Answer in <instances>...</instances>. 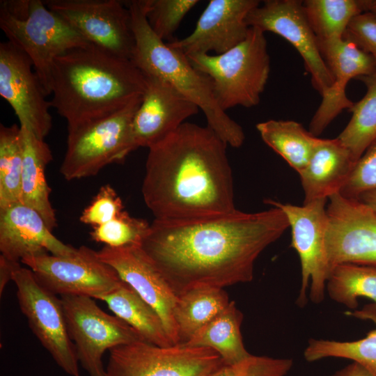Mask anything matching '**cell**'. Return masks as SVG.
I'll use <instances>...</instances> for the list:
<instances>
[{"label":"cell","mask_w":376,"mask_h":376,"mask_svg":"<svg viewBox=\"0 0 376 376\" xmlns=\"http://www.w3.org/2000/svg\"><path fill=\"white\" fill-rule=\"evenodd\" d=\"M290 227L279 207L193 219H157L141 248L177 296L201 286L251 282L260 254Z\"/></svg>","instance_id":"obj_1"},{"label":"cell","mask_w":376,"mask_h":376,"mask_svg":"<svg viewBox=\"0 0 376 376\" xmlns=\"http://www.w3.org/2000/svg\"><path fill=\"white\" fill-rule=\"evenodd\" d=\"M228 144L185 122L148 148L142 195L157 219H193L235 210Z\"/></svg>","instance_id":"obj_2"},{"label":"cell","mask_w":376,"mask_h":376,"mask_svg":"<svg viewBox=\"0 0 376 376\" xmlns=\"http://www.w3.org/2000/svg\"><path fill=\"white\" fill-rule=\"evenodd\" d=\"M145 88L144 74L131 61L90 44L54 61L50 103L70 131L121 109Z\"/></svg>","instance_id":"obj_3"},{"label":"cell","mask_w":376,"mask_h":376,"mask_svg":"<svg viewBox=\"0 0 376 376\" xmlns=\"http://www.w3.org/2000/svg\"><path fill=\"white\" fill-rule=\"evenodd\" d=\"M130 13L134 49L131 61L145 75L172 85L204 113L210 127L228 145L240 147L245 139L242 127L218 105L210 79L196 69L187 56L161 40L146 17V0L125 3Z\"/></svg>","instance_id":"obj_4"},{"label":"cell","mask_w":376,"mask_h":376,"mask_svg":"<svg viewBox=\"0 0 376 376\" xmlns=\"http://www.w3.org/2000/svg\"><path fill=\"white\" fill-rule=\"evenodd\" d=\"M0 28L8 40L27 55L47 95L51 94L54 61L90 43L40 0H3Z\"/></svg>","instance_id":"obj_5"},{"label":"cell","mask_w":376,"mask_h":376,"mask_svg":"<svg viewBox=\"0 0 376 376\" xmlns=\"http://www.w3.org/2000/svg\"><path fill=\"white\" fill-rule=\"evenodd\" d=\"M187 57L210 79L214 98L223 111L258 104L270 72L267 40L258 28L249 27L246 38L224 54Z\"/></svg>","instance_id":"obj_6"},{"label":"cell","mask_w":376,"mask_h":376,"mask_svg":"<svg viewBox=\"0 0 376 376\" xmlns=\"http://www.w3.org/2000/svg\"><path fill=\"white\" fill-rule=\"evenodd\" d=\"M142 95L112 114L68 131L67 149L60 167L66 180L94 176L137 149L132 123Z\"/></svg>","instance_id":"obj_7"},{"label":"cell","mask_w":376,"mask_h":376,"mask_svg":"<svg viewBox=\"0 0 376 376\" xmlns=\"http://www.w3.org/2000/svg\"><path fill=\"white\" fill-rule=\"evenodd\" d=\"M105 376H212L226 364L208 347H160L143 340L109 350Z\"/></svg>","instance_id":"obj_8"},{"label":"cell","mask_w":376,"mask_h":376,"mask_svg":"<svg viewBox=\"0 0 376 376\" xmlns=\"http://www.w3.org/2000/svg\"><path fill=\"white\" fill-rule=\"evenodd\" d=\"M327 200L319 199L301 206L265 200L284 212L291 228V246L297 251L301 265V286L296 301L300 307L306 305L308 298L320 304L325 297L331 269L326 246Z\"/></svg>","instance_id":"obj_9"},{"label":"cell","mask_w":376,"mask_h":376,"mask_svg":"<svg viewBox=\"0 0 376 376\" xmlns=\"http://www.w3.org/2000/svg\"><path fill=\"white\" fill-rule=\"evenodd\" d=\"M61 299L79 363L89 376L106 375L102 357L107 350L143 340L123 320L102 311L92 297L63 295Z\"/></svg>","instance_id":"obj_10"},{"label":"cell","mask_w":376,"mask_h":376,"mask_svg":"<svg viewBox=\"0 0 376 376\" xmlns=\"http://www.w3.org/2000/svg\"><path fill=\"white\" fill-rule=\"evenodd\" d=\"M12 281L17 286L19 306L33 334L65 373L80 376L61 299L42 286L30 269L20 266Z\"/></svg>","instance_id":"obj_11"},{"label":"cell","mask_w":376,"mask_h":376,"mask_svg":"<svg viewBox=\"0 0 376 376\" xmlns=\"http://www.w3.org/2000/svg\"><path fill=\"white\" fill-rule=\"evenodd\" d=\"M21 263L29 267L42 286L61 296L96 299L123 282L116 271L99 258L97 251L86 246L70 256L46 253L25 257Z\"/></svg>","instance_id":"obj_12"},{"label":"cell","mask_w":376,"mask_h":376,"mask_svg":"<svg viewBox=\"0 0 376 376\" xmlns=\"http://www.w3.org/2000/svg\"><path fill=\"white\" fill-rule=\"evenodd\" d=\"M45 3L90 44L131 61L134 38L125 3L118 0H48Z\"/></svg>","instance_id":"obj_13"},{"label":"cell","mask_w":376,"mask_h":376,"mask_svg":"<svg viewBox=\"0 0 376 376\" xmlns=\"http://www.w3.org/2000/svg\"><path fill=\"white\" fill-rule=\"evenodd\" d=\"M328 200L326 246L331 267L340 263L376 267V212L339 193Z\"/></svg>","instance_id":"obj_14"},{"label":"cell","mask_w":376,"mask_h":376,"mask_svg":"<svg viewBox=\"0 0 376 376\" xmlns=\"http://www.w3.org/2000/svg\"><path fill=\"white\" fill-rule=\"evenodd\" d=\"M0 95L13 108L20 127L44 139L52 127L50 101L29 58L8 40L0 42Z\"/></svg>","instance_id":"obj_15"},{"label":"cell","mask_w":376,"mask_h":376,"mask_svg":"<svg viewBox=\"0 0 376 376\" xmlns=\"http://www.w3.org/2000/svg\"><path fill=\"white\" fill-rule=\"evenodd\" d=\"M303 1L267 0L248 14L249 27L276 33L292 44L304 60L314 88L322 95L331 86L333 77L323 60L318 41L305 15Z\"/></svg>","instance_id":"obj_16"},{"label":"cell","mask_w":376,"mask_h":376,"mask_svg":"<svg viewBox=\"0 0 376 376\" xmlns=\"http://www.w3.org/2000/svg\"><path fill=\"white\" fill-rule=\"evenodd\" d=\"M97 255L157 311L169 338L174 345H178L179 339L174 319L178 296L141 246H104L97 251Z\"/></svg>","instance_id":"obj_17"},{"label":"cell","mask_w":376,"mask_h":376,"mask_svg":"<svg viewBox=\"0 0 376 376\" xmlns=\"http://www.w3.org/2000/svg\"><path fill=\"white\" fill-rule=\"evenodd\" d=\"M318 45L334 81L322 95L321 104L309 124V132L317 137L343 109L352 107L354 102L345 93L348 81L376 72L375 58L343 38L318 41Z\"/></svg>","instance_id":"obj_18"},{"label":"cell","mask_w":376,"mask_h":376,"mask_svg":"<svg viewBox=\"0 0 376 376\" xmlns=\"http://www.w3.org/2000/svg\"><path fill=\"white\" fill-rule=\"evenodd\" d=\"M259 5L258 0H211L190 35L167 43L187 56L224 54L246 38V18Z\"/></svg>","instance_id":"obj_19"},{"label":"cell","mask_w":376,"mask_h":376,"mask_svg":"<svg viewBox=\"0 0 376 376\" xmlns=\"http://www.w3.org/2000/svg\"><path fill=\"white\" fill-rule=\"evenodd\" d=\"M145 77V91L132 123L137 148H149L161 141L199 111L196 104L169 82L153 76Z\"/></svg>","instance_id":"obj_20"},{"label":"cell","mask_w":376,"mask_h":376,"mask_svg":"<svg viewBox=\"0 0 376 376\" xmlns=\"http://www.w3.org/2000/svg\"><path fill=\"white\" fill-rule=\"evenodd\" d=\"M0 251L6 258L20 263L25 257L46 253L68 256L77 249L59 240L36 210L19 201L0 207Z\"/></svg>","instance_id":"obj_21"},{"label":"cell","mask_w":376,"mask_h":376,"mask_svg":"<svg viewBox=\"0 0 376 376\" xmlns=\"http://www.w3.org/2000/svg\"><path fill=\"white\" fill-rule=\"evenodd\" d=\"M356 163L337 138H320L306 166L299 173L304 204L339 193Z\"/></svg>","instance_id":"obj_22"},{"label":"cell","mask_w":376,"mask_h":376,"mask_svg":"<svg viewBox=\"0 0 376 376\" xmlns=\"http://www.w3.org/2000/svg\"><path fill=\"white\" fill-rule=\"evenodd\" d=\"M23 166L19 202L33 208L52 231L56 226L55 211L50 201V188L45 169L53 159L52 151L44 139L21 127Z\"/></svg>","instance_id":"obj_23"},{"label":"cell","mask_w":376,"mask_h":376,"mask_svg":"<svg viewBox=\"0 0 376 376\" xmlns=\"http://www.w3.org/2000/svg\"><path fill=\"white\" fill-rule=\"evenodd\" d=\"M96 299L104 301L116 316L134 329L145 341L160 347L174 345L157 311L125 281Z\"/></svg>","instance_id":"obj_24"},{"label":"cell","mask_w":376,"mask_h":376,"mask_svg":"<svg viewBox=\"0 0 376 376\" xmlns=\"http://www.w3.org/2000/svg\"><path fill=\"white\" fill-rule=\"evenodd\" d=\"M242 313L235 301L197 331L184 345L208 347L217 352L226 365L237 363L251 354L244 347L240 331Z\"/></svg>","instance_id":"obj_25"},{"label":"cell","mask_w":376,"mask_h":376,"mask_svg":"<svg viewBox=\"0 0 376 376\" xmlns=\"http://www.w3.org/2000/svg\"><path fill=\"white\" fill-rule=\"evenodd\" d=\"M223 288L201 286L178 296L174 309L179 343H186L202 327L223 311L229 304Z\"/></svg>","instance_id":"obj_26"},{"label":"cell","mask_w":376,"mask_h":376,"mask_svg":"<svg viewBox=\"0 0 376 376\" xmlns=\"http://www.w3.org/2000/svg\"><path fill=\"white\" fill-rule=\"evenodd\" d=\"M263 141L298 173L306 166L320 138L294 120H269L256 125Z\"/></svg>","instance_id":"obj_27"},{"label":"cell","mask_w":376,"mask_h":376,"mask_svg":"<svg viewBox=\"0 0 376 376\" xmlns=\"http://www.w3.org/2000/svg\"><path fill=\"white\" fill-rule=\"evenodd\" d=\"M366 93L349 110L352 116L338 140L357 162L368 147L376 141V72L359 77Z\"/></svg>","instance_id":"obj_28"},{"label":"cell","mask_w":376,"mask_h":376,"mask_svg":"<svg viewBox=\"0 0 376 376\" xmlns=\"http://www.w3.org/2000/svg\"><path fill=\"white\" fill-rule=\"evenodd\" d=\"M326 292L334 301L354 309L359 297L376 303V267L354 263L334 265L326 283Z\"/></svg>","instance_id":"obj_29"},{"label":"cell","mask_w":376,"mask_h":376,"mask_svg":"<svg viewBox=\"0 0 376 376\" xmlns=\"http://www.w3.org/2000/svg\"><path fill=\"white\" fill-rule=\"evenodd\" d=\"M302 4L317 41L342 38L350 21L363 13L361 0H306Z\"/></svg>","instance_id":"obj_30"},{"label":"cell","mask_w":376,"mask_h":376,"mask_svg":"<svg viewBox=\"0 0 376 376\" xmlns=\"http://www.w3.org/2000/svg\"><path fill=\"white\" fill-rule=\"evenodd\" d=\"M23 144L20 125H0V207L20 201Z\"/></svg>","instance_id":"obj_31"},{"label":"cell","mask_w":376,"mask_h":376,"mask_svg":"<svg viewBox=\"0 0 376 376\" xmlns=\"http://www.w3.org/2000/svg\"><path fill=\"white\" fill-rule=\"evenodd\" d=\"M308 362L325 358H343L355 362L376 376V328L366 337L353 341L311 338L304 351Z\"/></svg>","instance_id":"obj_32"},{"label":"cell","mask_w":376,"mask_h":376,"mask_svg":"<svg viewBox=\"0 0 376 376\" xmlns=\"http://www.w3.org/2000/svg\"><path fill=\"white\" fill-rule=\"evenodd\" d=\"M149 227L146 220L133 217L124 210L113 220L93 227L90 235L93 240L111 247L141 246Z\"/></svg>","instance_id":"obj_33"},{"label":"cell","mask_w":376,"mask_h":376,"mask_svg":"<svg viewBox=\"0 0 376 376\" xmlns=\"http://www.w3.org/2000/svg\"><path fill=\"white\" fill-rule=\"evenodd\" d=\"M198 0H146V17L153 32L163 41L170 40L185 16Z\"/></svg>","instance_id":"obj_34"},{"label":"cell","mask_w":376,"mask_h":376,"mask_svg":"<svg viewBox=\"0 0 376 376\" xmlns=\"http://www.w3.org/2000/svg\"><path fill=\"white\" fill-rule=\"evenodd\" d=\"M292 364L291 359L251 354L237 363L226 365L212 376H285Z\"/></svg>","instance_id":"obj_35"},{"label":"cell","mask_w":376,"mask_h":376,"mask_svg":"<svg viewBox=\"0 0 376 376\" xmlns=\"http://www.w3.org/2000/svg\"><path fill=\"white\" fill-rule=\"evenodd\" d=\"M371 191H376V141L357 162L339 194L346 198L358 200L361 195Z\"/></svg>","instance_id":"obj_36"},{"label":"cell","mask_w":376,"mask_h":376,"mask_svg":"<svg viewBox=\"0 0 376 376\" xmlns=\"http://www.w3.org/2000/svg\"><path fill=\"white\" fill-rule=\"evenodd\" d=\"M121 198L109 185L100 189L90 205L82 212L80 221L93 227L104 224L117 217L123 210Z\"/></svg>","instance_id":"obj_37"},{"label":"cell","mask_w":376,"mask_h":376,"mask_svg":"<svg viewBox=\"0 0 376 376\" xmlns=\"http://www.w3.org/2000/svg\"><path fill=\"white\" fill-rule=\"evenodd\" d=\"M343 38L354 43L376 61V18L373 14L363 12L355 16Z\"/></svg>","instance_id":"obj_38"},{"label":"cell","mask_w":376,"mask_h":376,"mask_svg":"<svg viewBox=\"0 0 376 376\" xmlns=\"http://www.w3.org/2000/svg\"><path fill=\"white\" fill-rule=\"evenodd\" d=\"M21 265L3 255L0 256V295H2L7 283L12 281L14 272Z\"/></svg>","instance_id":"obj_39"},{"label":"cell","mask_w":376,"mask_h":376,"mask_svg":"<svg viewBox=\"0 0 376 376\" xmlns=\"http://www.w3.org/2000/svg\"><path fill=\"white\" fill-rule=\"evenodd\" d=\"M330 376H371L369 373L366 370L359 364L352 362L349 365L336 371Z\"/></svg>","instance_id":"obj_40"},{"label":"cell","mask_w":376,"mask_h":376,"mask_svg":"<svg viewBox=\"0 0 376 376\" xmlns=\"http://www.w3.org/2000/svg\"><path fill=\"white\" fill-rule=\"evenodd\" d=\"M358 200L376 212V191L366 192Z\"/></svg>","instance_id":"obj_41"},{"label":"cell","mask_w":376,"mask_h":376,"mask_svg":"<svg viewBox=\"0 0 376 376\" xmlns=\"http://www.w3.org/2000/svg\"><path fill=\"white\" fill-rule=\"evenodd\" d=\"M363 12H368L376 18V0H361Z\"/></svg>","instance_id":"obj_42"}]
</instances>
